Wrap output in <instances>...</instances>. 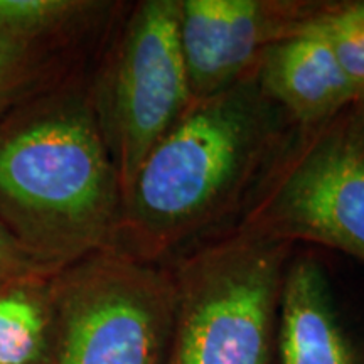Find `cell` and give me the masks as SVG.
Segmentation results:
<instances>
[{
	"mask_svg": "<svg viewBox=\"0 0 364 364\" xmlns=\"http://www.w3.org/2000/svg\"><path fill=\"white\" fill-rule=\"evenodd\" d=\"M285 243L322 245L364 263V145L351 107L294 129L238 225Z\"/></svg>",
	"mask_w": 364,
	"mask_h": 364,
	"instance_id": "5b68a950",
	"label": "cell"
},
{
	"mask_svg": "<svg viewBox=\"0 0 364 364\" xmlns=\"http://www.w3.org/2000/svg\"><path fill=\"white\" fill-rule=\"evenodd\" d=\"M48 364H167L176 311L171 267L107 247L49 279Z\"/></svg>",
	"mask_w": 364,
	"mask_h": 364,
	"instance_id": "277c9868",
	"label": "cell"
},
{
	"mask_svg": "<svg viewBox=\"0 0 364 364\" xmlns=\"http://www.w3.org/2000/svg\"><path fill=\"white\" fill-rule=\"evenodd\" d=\"M324 4L179 0V43L193 100L257 73L270 46L304 29Z\"/></svg>",
	"mask_w": 364,
	"mask_h": 364,
	"instance_id": "52a82bcc",
	"label": "cell"
},
{
	"mask_svg": "<svg viewBox=\"0 0 364 364\" xmlns=\"http://www.w3.org/2000/svg\"><path fill=\"white\" fill-rule=\"evenodd\" d=\"M317 26L349 81L364 95V2H327Z\"/></svg>",
	"mask_w": 364,
	"mask_h": 364,
	"instance_id": "7c38bea8",
	"label": "cell"
},
{
	"mask_svg": "<svg viewBox=\"0 0 364 364\" xmlns=\"http://www.w3.org/2000/svg\"><path fill=\"white\" fill-rule=\"evenodd\" d=\"M49 66L43 48L0 36V118L39 95Z\"/></svg>",
	"mask_w": 364,
	"mask_h": 364,
	"instance_id": "4fadbf2b",
	"label": "cell"
},
{
	"mask_svg": "<svg viewBox=\"0 0 364 364\" xmlns=\"http://www.w3.org/2000/svg\"><path fill=\"white\" fill-rule=\"evenodd\" d=\"M49 279L0 287V364H48L53 338Z\"/></svg>",
	"mask_w": 364,
	"mask_h": 364,
	"instance_id": "30bf717a",
	"label": "cell"
},
{
	"mask_svg": "<svg viewBox=\"0 0 364 364\" xmlns=\"http://www.w3.org/2000/svg\"><path fill=\"white\" fill-rule=\"evenodd\" d=\"M34 277L49 279L53 275L26 252V248L0 221V287Z\"/></svg>",
	"mask_w": 364,
	"mask_h": 364,
	"instance_id": "5bb4252c",
	"label": "cell"
},
{
	"mask_svg": "<svg viewBox=\"0 0 364 364\" xmlns=\"http://www.w3.org/2000/svg\"><path fill=\"white\" fill-rule=\"evenodd\" d=\"M351 113H353L354 125H356V130L359 136H361V142L364 145V95L353 105Z\"/></svg>",
	"mask_w": 364,
	"mask_h": 364,
	"instance_id": "9a60e30c",
	"label": "cell"
},
{
	"mask_svg": "<svg viewBox=\"0 0 364 364\" xmlns=\"http://www.w3.org/2000/svg\"><path fill=\"white\" fill-rule=\"evenodd\" d=\"M122 206L91 95H36L0 118V221L51 275L112 247Z\"/></svg>",
	"mask_w": 364,
	"mask_h": 364,
	"instance_id": "7a4b0ae2",
	"label": "cell"
},
{
	"mask_svg": "<svg viewBox=\"0 0 364 364\" xmlns=\"http://www.w3.org/2000/svg\"><path fill=\"white\" fill-rule=\"evenodd\" d=\"M317 16L299 33L270 46L257 70L268 98L299 129L324 124L361 98L318 29Z\"/></svg>",
	"mask_w": 364,
	"mask_h": 364,
	"instance_id": "ba28073f",
	"label": "cell"
},
{
	"mask_svg": "<svg viewBox=\"0 0 364 364\" xmlns=\"http://www.w3.org/2000/svg\"><path fill=\"white\" fill-rule=\"evenodd\" d=\"M103 6L88 0H0V36L46 48L80 29Z\"/></svg>",
	"mask_w": 364,
	"mask_h": 364,
	"instance_id": "8fae6325",
	"label": "cell"
},
{
	"mask_svg": "<svg viewBox=\"0 0 364 364\" xmlns=\"http://www.w3.org/2000/svg\"><path fill=\"white\" fill-rule=\"evenodd\" d=\"M294 129L257 73L193 100L140 164L113 245L159 263L193 245L247 208Z\"/></svg>",
	"mask_w": 364,
	"mask_h": 364,
	"instance_id": "6da1fadb",
	"label": "cell"
},
{
	"mask_svg": "<svg viewBox=\"0 0 364 364\" xmlns=\"http://www.w3.org/2000/svg\"><path fill=\"white\" fill-rule=\"evenodd\" d=\"M292 247L236 228L177 258L167 364H272Z\"/></svg>",
	"mask_w": 364,
	"mask_h": 364,
	"instance_id": "3957f363",
	"label": "cell"
},
{
	"mask_svg": "<svg viewBox=\"0 0 364 364\" xmlns=\"http://www.w3.org/2000/svg\"><path fill=\"white\" fill-rule=\"evenodd\" d=\"M91 100L124 199L147 154L193 103L179 0L136 4Z\"/></svg>",
	"mask_w": 364,
	"mask_h": 364,
	"instance_id": "8992f818",
	"label": "cell"
},
{
	"mask_svg": "<svg viewBox=\"0 0 364 364\" xmlns=\"http://www.w3.org/2000/svg\"><path fill=\"white\" fill-rule=\"evenodd\" d=\"M275 354L279 364H363L314 255H297L287 265Z\"/></svg>",
	"mask_w": 364,
	"mask_h": 364,
	"instance_id": "9c48e42d",
	"label": "cell"
}]
</instances>
